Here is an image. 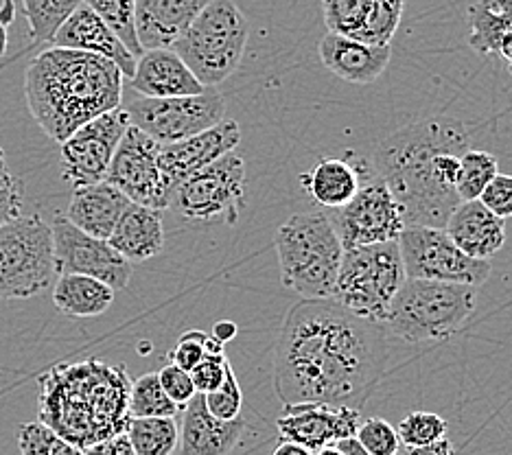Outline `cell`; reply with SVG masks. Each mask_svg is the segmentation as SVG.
Listing matches in <instances>:
<instances>
[{"label": "cell", "instance_id": "cell-54", "mask_svg": "<svg viewBox=\"0 0 512 455\" xmlns=\"http://www.w3.org/2000/svg\"><path fill=\"white\" fill-rule=\"evenodd\" d=\"M313 455H342L340 451H337L333 445L331 447H324V449H320V451H316Z\"/></svg>", "mask_w": 512, "mask_h": 455}, {"label": "cell", "instance_id": "cell-34", "mask_svg": "<svg viewBox=\"0 0 512 455\" xmlns=\"http://www.w3.org/2000/svg\"><path fill=\"white\" fill-rule=\"evenodd\" d=\"M497 169V158L488 151L480 149H469L467 154L460 158V169H458V180H456V193L460 202H473L480 200V195L488 186Z\"/></svg>", "mask_w": 512, "mask_h": 455}, {"label": "cell", "instance_id": "cell-46", "mask_svg": "<svg viewBox=\"0 0 512 455\" xmlns=\"http://www.w3.org/2000/svg\"><path fill=\"white\" fill-rule=\"evenodd\" d=\"M84 455H136L134 447L127 434H119V436H112L106 438L101 442H95V445H90L84 449Z\"/></svg>", "mask_w": 512, "mask_h": 455}, {"label": "cell", "instance_id": "cell-17", "mask_svg": "<svg viewBox=\"0 0 512 455\" xmlns=\"http://www.w3.org/2000/svg\"><path fill=\"white\" fill-rule=\"evenodd\" d=\"M362 425V412L348 405L324 403H298L283 405V414L276 420L278 434L287 442L320 451L333 442L351 438Z\"/></svg>", "mask_w": 512, "mask_h": 455}, {"label": "cell", "instance_id": "cell-48", "mask_svg": "<svg viewBox=\"0 0 512 455\" xmlns=\"http://www.w3.org/2000/svg\"><path fill=\"white\" fill-rule=\"evenodd\" d=\"M237 324L235 322H230V320H221V322H217L215 326H213V337L215 340L219 342V344H228V342H232L237 337Z\"/></svg>", "mask_w": 512, "mask_h": 455}, {"label": "cell", "instance_id": "cell-5", "mask_svg": "<svg viewBox=\"0 0 512 455\" xmlns=\"http://www.w3.org/2000/svg\"><path fill=\"white\" fill-rule=\"evenodd\" d=\"M281 280L302 300H331L344 248L322 210L289 217L274 237Z\"/></svg>", "mask_w": 512, "mask_h": 455}, {"label": "cell", "instance_id": "cell-19", "mask_svg": "<svg viewBox=\"0 0 512 455\" xmlns=\"http://www.w3.org/2000/svg\"><path fill=\"white\" fill-rule=\"evenodd\" d=\"M324 68L348 84L368 86L377 81L392 60V44H364L340 33H327L318 44Z\"/></svg>", "mask_w": 512, "mask_h": 455}, {"label": "cell", "instance_id": "cell-4", "mask_svg": "<svg viewBox=\"0 0 512 455\" xmlns=\"http://www.w3.org/2000/svg\"><path fill=\"white\" fill-rule=\"evenodd\" d=\"M38 383V420L81 451L125 434L132 381L123 366L75 361L46 370Z\"/></svg>", "mask_w": 512, "mask_h": 455}, {"label": "cell", "instance_id": "cell-2", "mask_svg": "<svg viewBox=\"0 0 512 455\" xmlns=\"http://www.w3.org/2000/svg\"><path fill=\"white\" fill-rule=\"evenodd\" d=\"M471 149L467 125L434 116L383 138L372 154L377 178L399 202L407 228H445L460 204V158Z\"/></svg>", "mask_w": 512, "mask_h": 455}, {"label": "cell", "instance_id": "cell-40", "mask_svg": "<svg viewBox=\"0 0 512 455\" xmlns=\"http://www.w3.org/2000/svg\"><path fill=\"white\" fill-rule=\"evenodd\" d=\"M204 403L206 410L211 416L219 418V420H237L241 418V410H243V392L239 388V381L235 370L232 366L226 372L224 383L211 394H204Z\"/></svg>", "mask_w": 512, "mask_h": 455}, {"label": "cell", "instance_id": "cell-8", "mask_svg": "<svg viewBox=\"0 0 512 455\" xmlns=\"http://www.w3.org/2000/svg\"><path fill=\"white\" fill-rule=\"evenodd\" d=\"M405 283L399 241L344 250L333 298L337 305L383 326L394 296Z\"/></svg>", "mask_w": 512, "mask_h": 455}, {"label": "cell", "instance_id": "cell-30", "mask_svg": "<svg viewBox=\"0 0 512 455\" xmlns=\"http://www.w3.org/2000/svg\"><path fill=\"white\" fill-rule=\"evenodd\" d=\"M125 434L136 455H171L180 442L176 418H130Z\"/></svg>", "mask_w": 512, "mask_h": 455}, {"label": "cell", "instance_id": "cell-29", "mask_svg": "<svg viewBox=\"0 0 512 455\" xmlns=\"http://www.w3.org/2000/svg\"><path fill=\"white\" fill-rule=\"evenodd\" d=\"M469 44L475 53L493 55L512 31V0H473L469 7Z\"/></svg>", "mask_w": 512, "mask_h": 455}, {"label": "cell", "instance_id": "cell-18", "mask_svg": "<svg viewBox=\"0 0 512 455\" xmlns=\"http://www.w3.org/2000/svg\"><path fill=\"white\" fill-rule=\"evenodd\" d=\"M241 143V132L237 121L224 119L193 138L180 140L173 145L160 147V171L167 184L169 195L178 189L182 182L193 178L195 173L211 167L213 162L232 154Z\"/></svg>", "mask_w": 512, "mask_h": 455}, {"label": "cell", "instance_id": "cell-25", "mask_svg": "<svg viewBox=\"0 0 512 455\" xmlns=\"http://www.w3.org/2000/svg\"><path fill=\"white\" fill-rule=\"evenodd\" d=\"M130 204L132 202L116 186L103 180L75 189L64 217L86 235L108 241Z\"/></svg>", "mask_w": 512, "mask_h": 455}, {"label": "cell", "instance_id": "cell-38", "mask_svg": "<svg viewBox=\"0 0 512 455\" xmlns=\"http://www.w3.org/2000/svg\"><path fill=\"white\" fill-rule=\"evenodd\" d=\"M447 427V420L434 412H412L401 420L397 434L403 445L412 449L432 445V442L445 438Z\"/></svg>", "mask_w": 512, "mask_h": 455}, {"label": "cell", "instance_id": "cell-27", "mask_svg": "<svg viewBox=\"0 0 512 455\" xmlns=\"http://www.w3.org/2000/svg\"><path fill=\"white\" fill-rule=\"evenodd\" d=\"M300 184L322 208L337 210L359 191V171L342 158H322L311 171L300 175Z\"/></svg>", "mask_w": 512, "mask_h": 455}, {"label": "cell", "instance_id": "cell-50", "mask_svg": "<svg viewBox=\"0 0 512 455\" xmlns=\"http://www.w3.org/2000/svg\"><path fill=\"white\" fill-rule=\"evenodd\" d=\"M497 55L502 57V60L508 64V70H510V75H512V31H508L504 38H502V42H499Z\"/></svg>", "mask_w": 512, "mask_h": 455}, {"label": "cell", "instance_id": "cell-35", "mask_svg": "<svg viewBox=\"0 0 512 455\" xmlns=\"http://www.w3.org/2000/svg\"><path fill=\"white\" fill-rule=\"evenodd\" d=\"M81 3L90 7L103 22H106V25L116 33V38L127 46V51H130L136 60L143 55L134 27L136 0H81Z\"/></svg>", "mask_w": 512, "mask_h": 455}, {"label": "cell", "instance_id": "cell-36", "mask_svg": "<svg viewBox=\"0 0 512 455\" xmlns=\"http://www.w3.org/2000/svg\"><path fill=\"white\" fill-rule=\"evenodd\" d=\"M18 447L22 455H84L79 447L71 445L60 434H55L51 427H46L40 420H29L16 429Z\"/></svg>", "mask_w": 512, "mask_h": 455}, {"label": "cell", "instance_id": "cell-53", "mask_svg": "<svg viewBox=\"0 0 512 455\" xmlns=\"http://www.w3.org/2000/svg\"><path fill=\"white\" fill-rule=\"evenodd\" d=\"M7 46H9V35H7V27L0 22V57L7 53Z\"/></svg>", "mask_w": 512, "mask_h": 455}, {"label": "cell", "instance_id": "cell-1", "mask_svg": "<svg viewBox=\"0 0 512 455\" xmlns=\"http://www.w3.org/2000/svg\"><path fill=\"white\" fill-rule=\"evenodd\" d=\"M388 366L383 326L335 300H300L274 348V390L283 405L324 403L362 410Z\"/></svg>", "mask_w": 512, "mask_h": 455}, {"label": "cell", "instance_id": "cell-12", "mask_svg": "<svg viewBox=\"0 0 512 455\" xmlns=\"http://www.w3.org/2000/svg\"><path fill=\"white\" fill-rule=\"evenodd\" d=\"M405 278L480 287L491 276L488 261L471 259L458 250L442 228H405L399 237Z\"/></svg>", "mask_w": 512, "mask_h": 455}, {"label": "cell", "instance_id": "cell-49", "mask_svg": "<svg viewBox=\"0 0 512 455\" xmlns=\"http://www.w3.org/2000/svg\"><path fill=\"white\" fill-rule=\"evenodd\" d=\"M333 447H335L337 451H340L342 455H370V453L362 447V442H359L355 436L337 440V442H333Z\"/></svg>", "mask_w": 512, "mask_h": 455}, {"label": "cell", "instance_id": "cell-55", "mask_svg": "<svg viewBox=\"0 0 512 455\" xmlns=\"http://www.w3.org/2000/svg\"><path fill=\"white\" fill-rule=\"evenodd\" d=\"M7 169H9V167H7V160H5V151L0 149V173L7 171Z\"/></svg>", "mask_w": 512, "mask_h": 455}, {"label": "cell", "instance_id": "cell-7", "mask_svg": "<svg viewBox=\"0 0 512 455\" xmlns=\"http://www.w3.org/2000/svg\"><path fill=\"white\" fill-rule=\"evenodd\" d=\"M250 40V22L235 0H211L171 46L204 88H215L239 68Z\"/></svg>", "mask_w": 512, "mask_h": 455}, {"label": "cell", "instance_id": "cell-20", "mask_svg": "<svg viewBox=\"0 0 512 455\" xmlns=\"http://www.w3.org/2000/svg\"><path fill=\"white\" fill-rule=\"evenodd\" d=\"M211 0H136L134 27L145 51L171 49Z\"/></svg>", "mask_w": 512, "mask_h": 455}, {"label": "cell", "instance_id": "cell-51", "mask_svg": "<svg viewBox=\"0 0 512 455\" xmlns=\"http://www.w3.org/2000/svg\"><path fill=\"white\" fill-rule=\"evenodd\" d=\"M274 455H313V451H309V449H305V447L296 445V442H287V440H283L281 445L276 447Z\"/></svg>", "mask_w": 512, "mask_h": 455}, {"label": "cell", "instance_id": "cell-44", "mask_svg": "<svg viewBox=\"0 0 512 455\" xmlns=\"http://www.w3.org/2000/svg\"><path fill=\"white\" fill-rule=\"evenodd\" d=\"M25 204V184L9 169L0 173V228L22 215Z\"/></svg>", "mask_w": 512, "mask_h": 455}, {"label": "cell", "instance_id": "cell-14", "mask_svg": "<svg viewBox=\"0 0 512 455\" xmlns=\"http://www.w3.org/2000/svg\"><path fill=\"white\" fill-rule=\"evenodd\" d=\"M160 147L154 138L130 125L112 158L106 182L116 186L127 200L154 210H167L171 195L160 171Z\"/></svg>", "mask_w": 512, "mask_h": 455}, {"label": "cell", "instance_id": "cell-33", "mask_svg": "<svg viewBox=\"0 0 512 455\" xmlns=\"http://www.w3.org/2000/svg\"><path fill=\"white\" fill-rule=\"evenodd\" d=\"M407 0H375L370 14L362 22L351 38L364 44L386 46L392 44L394 33H397Z\"/></svg>", "mask_w": 512, "mask_h": 455}, {"label": "cell", "instance_id": "cell-42", "mask_svg": "<svg viewBox=\"0 0 512 455\" xmlns=\"http://www.w3.org/2000/svg\"><path fill=\"white\" fill-rule=\"evenodd\" d=\"M230 368V361L226 353H208L200 364L191 370V379L195 383L197 394H211L215 392L226 379V372Z\"/></svg>", "mask_w": 512, "mask_h": 455}, {"label": "cell", "instance_id": "cell-22", "mask_svg": "<svg viewBox=\"0 0 512 455\" xmlns=\"http://www.w3.org/2000/svg\"><path fill=\"white\" fill-rule=\"evenodd\" d=\"M248 423L243 418L219 420L208 414L204 394H195L182 410L180 455H228L235 449Z\"/></svg>", "mask_w": 512, "mask_h": 455}, {"label": "cell", "instance_id": "cell-10", "mask_svg": "<svg viewBox=\"0 0 512 455\" xmlns=\"http://www.w3.org/2000/svg\"><path fill=\"white\" fill-rule=\"evenodd\" d=\"M246 206V162L232 151L182 182L169 208L189 224L235 226Z\"/></svg>", "mask_w": 512, "mask_h": 455}, {"label": "cell", "instance_id": "cell-47", "mask_svg": "<svg viewBox=\"0 0 512 455\" xmlns=\"http://www.w3.org/2000/svg\"><path fill=\"white\" fill-rule=\"evenodd\" d=\"M407 455H456V449H453L451 440L440 438V440L432 442V445L407 449Z\"/></svg>", "mask_w": 512, "mask_h": 455}, {"label": "cell", "instance_id": "cell-15", "mask_svg": "<svg viewBox=\"0 0 512 455\" xmlns=\"http://www.w3.org/2000/svg\"><path fill=\"white\" fill-rule=\"evenodd\" d=\"M130 125V116L123 108L81 125L62 143L64 180L71 182L73 189L106 180L112 158Z\"/></svg>", "mask_w": 512, "mask_h": 455}, {"label": "cell", "instance_id": "cell-24", "mask_svg": "<svg viewBox=\"0 0 512 455\" xmlns=\"http://www.w3.org/2000/svg\"><path fill=\"white\" fill-rule=\"evenodd\" d=\"M442 230L460 252L477 261H488L506 243V221L495 217L480 200L460 202Z\"/></svg>", "mask_w": 512, "mask_h": 455}, {"label": "cell", "instance_id": "cell-39", "mask_svg": "<svg viewBox=\"0 0 512 455\" xmlns=\"http://www.w3.org/2000/svg\"><path fill=\"white\" fill-rule=\"evenodd\" d=\"M208 353H224V344H219L211 333L186 331L171 350V364L191 372Z\"/></svg>", "mask_w": 512, "mask_h": 455}, {"label": "cell", "instance_id": "cell-26", "mask_svg": "<svg viewBox=\"0 0 512 455\" xmlns=\"http://www.w3.org/2000/svg\"><path fill=\"white\" fill-rule=\"evenodd\" d=\"M108 243L130 263L154 259L165 248L162 213L154 208L130 204L116 224Z\"/></svg>", "mask_w": 512, "mask_h": 455}, {"label": "cell", "instance_id": "cell-52", "mask_svg": "<svg viewBox=\"0 0 512 455\" xmlns=\"http://www.w3.org/2000/svg\"><path fill=\"white\" fill-rule=\"evenodd\" d=\"M16 18V9H14V0H5V5H3V9H0V22H3V25L7 27L11 20Z\"/></svg>", "mask_w": 512, "mask_h": 455}, {"label": "cell", "instance_id": "cell-16", "mask_svg": "<svg viewBox=\"0 0 512 455\" xmlns=\"http://www.w3.org/2000/svg\"><path fill=\"white\" fill-rule=\"evenodd\" d=\"M51 230L57 274H81L97 278L114 291L130 285L132 263L123 259L108 241L86 235L64 215H57L53 219Z\"/></svg>", "mask_w": 512, "mask_h": 455}, {"label": "cell", "instance_id": "cell-41", "mask_svg": "<svg viewBox=\"0 0 512 455\" xmlns=\"http://www.w3.org/2000/svg\"><path fill=\"white\" fill-rule=\"evenodd\" d=\"M355 438L362 442V447L370 455H397L401 447L397 427H392L388 420L383 418L362 420Z\"/></svg>", "mask_w": 512, "mask_h": 455}, {"label": "cell", "instance_id": "cell-31", "mask_svg": "<svg viewBox=\"0 0 512 455\" xmlns=\"http://www.w3.org/2000/svg\"><path fill=\"white\" fill-rule=\"evenodd\" d=\"M84 5L81 0H22V11L29 22V38L33 44L53 42L64 22Z\"/></svg>", "mask_w": 512, "mask_h": 455}, {"label": "cell", "instance_id": "cell-21", "mask_svg": "<svg viewBox=\"0 0 512 455\" xmlns=\"http://www.w3.org/2000/svg\"><path fill=\"white\" fill-rule=\"evenodd\" d=\"M57 49L84 51L106 57L119 66L125 79H132L136 70V57L127 51V46L116 38V33L103 22L90 7L81 5L75 14L64 22L51 42Z\"/></svg>", "mask_w": 512, "mask_h": 455}, {"label": "cell", "instance_id": "cell-9", "mask_svg": "<svg viewBox=\"0 0 512 455\" xmlns=\"http://www.w3.org/2000/svg\"><path fill=\"white\" fill-rule=\"evenodd\" d=\"M57 276L53 230L38 213L0 228V300L36 298Z\"/></svg>", "mask_w": 512, "mask_h": 455}, {"label": "cell", "instance_id": "cell-43", "mask_svg": "<svg viewBox=\"0 0 512 455\" xmlns=\"http://www.w3.org/2000/svg\"><path fill=\"white\" fill-rule=\"evenodd\" d=\"M158 379H160L162 390H165L169 399L180 407V412L191 403V399L197 394L195 383L191 379V372H186L173 364H167L165 368H160Z\"/></svg>", "mask_w": 512, "mask_h": 455}, {"label": "cell", "instance_id": "cell-45", "mask_svg": "<svg viewBox=\"0 0 512 455\" xmlns=\"http://www.w3.org/2000/svg\"><path fill=\"white\" fill-rule=\"evenodd\" d=\"M480 202L499 219L512 217V175L497 173L480 195Z\"/></svg>", "mask_w": 512, "mask_h": 455}, {"label": "cell", "instance_id": "cell-11", "mask_svg": "<svg viewBox=\"0 0 512 455\" xmlns=\"http://www.w3.org/2000/svg\"><path fill=\"white\" fill-rule=\"evenodd\" d=\"M123 110L130 123L158 145H173L219 125L224 121L226 103L215 88H206L202 95L193 97H138Z\"/></svg>", "mask_w": 512, "mask_h": 455}, {"label": "cell", "instance_id": "cell-37", "mask_svg": "<svg viewBox=\"0 0 512 455\" xmlns=\"http://www.w3.org/2000/svg\"><path fill=\"white\" fill-rule=\"evenodd\" d=\"M372 5L375 0H320L322 18L329 33H340L346 38H351L362 27Z\"/></svg>", "mask_w": 512, "mask_h": 455}, {"label": "cell", "instance_id": "cell-23", "mask_svg": "<svg viewBox=\"0 0 512 455\" xmlns=\"http://www.w3.org/2000/svg\"><path fill=\"white\" fill-rule=\"evenodd\" d=\"M130 88L147 99L193 97L206 90L171 49L145 51L138 57Z\"/></svg>", "mask_w": 512, "mask_h": 455}, {"label": "cell", "instance_id": "cell-13", "mask_svg": "<svg viewBox=\"0 0 512 455\" xmlns=\"http://www.w3.org/2000/svg\"><path fill=\"white\" fill-rule=\"evenodd\" d=\"M327 215L344 250L399 241L407 228L399 202L377 175L359 184L351 202Z\"/></svg>", "mask_w": 512, "mask_h": 455}, {"label": "cell", "instance_id": "cell-3", "mask_svg": "<svg viewBox=\"0 0 512 455\" xmlns=\"http://www.w3.org/2000/svg\"><path fill=\"white\" fill-rule=\"evenodd\" d=\"M123 88V73L106 57L57 46L33 57L25 73L29 112L60 145L81 125L119 110Z\"/></svg>", "mask_w": 512, "mask_h": 455}, {"label": "cell", "instance_id": "cell-28", "mask_svg": "<svg viewBox=\"0 0 512 455\" xmlns=\"http://www.w3.org/2000/svg\"><path fill=\"white\" fill-rule=\"evenodd\" d=\"M114 302V289L97 278L81 274L57 276L53 287V305L71 318H97Z\"/></svg>", "mask_w": 512, "mask_h": 455}, {"label": "cell", "instance_id": "cell-6", "mask_svg": "<svg viewBox=\"0 0 512 455\" xmlns=\"http://www.w3.org/2000/svg\"><path fill=\"white\" fill-rule=\"evenodd\" d=\"M475 302V287L405 278L392 300L383 331L410 344L447 340L469 320Z\"/></svg>", "mask_w": 512, "mask_h": 455}, {"label": "cell", "instance_id": "cell-32", "mask_svg": "<svg viewBox=\"0 0 512 455\" xmlns=\"http://www.w3.org/2000/svg\"><path fill=\"white\" fill-rule=\"evenodd\" d=\"M127 410L130 418H176L180 414V407L162 390L158 372H147L132 381Z\"/></svg>", "mask_w": 512, "mask_h": 455}]
</instances>
